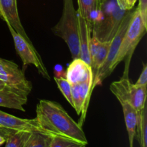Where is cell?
<instances>
[{
	"label": "cell",
	"instance_id": "28",
	"mask_svg": "<svg viewBox=\"0 0 147 147\" xmlns=\"http://www.w3.org/2000/svg\"><path fill=\"white\" fill-rule=\"evenodd\" d=\"M6 142V137L4 136L3 135L0 134V146H1L2 144H4Z\"/></svg>",
	"mask_w": 147,
	"mask_h": 147
},
{
	"label": "cell",
	"instance_id": "11",
	"mask_svg": "<svg viewBox=\"0 0 147 147\" xmlns=\"http://www.w3.org/2000/svg\"><path fill=\"white\" fill-rule=\"evenodd\" d=\"M65 78L72 86L89 80H93V75L90 65L78 57L73 59L69 65L65 74Z\"/></svg>",
	"mask_w": 147,
	"mask_h": 147
},
{
	"label": "cell",
	"instance_id": "10",
	"mask_svg": "<svg viewBox=\"0 0 147 147\" xmlns=\"http://www.w3.org/2000/svg\"><path fill=\"white\" fill-rule=\"evenodd\" d=\"M0 17L22 37L32 43L26 33L19 17L17 0H0Z\"/></svg>",
	"mask_w": 147,
	"mask_h": 147
},
{
	"label": "cell",
	"instance_id": "13",
	"mask_svg": "<svg viewBox=\"0 0 147 147\" xmlns=\"http://www.w3.org/2000/svg\"><path fill=\"white\" fill-rule=\"evenodd\" d=\"M79 29V42H80V58L90 65V43L92 31L86 20L78 13Z\"/></svg>",
	"mask_w": 147,
	"mask_h": 147
},
{
	"label": "cell",
	"instance_id": "18",
	"mask_svg": "<svg viewBox=\"0 0 147 147\" xmlns=\"http://www.w3.org/2000/svg\"><path fill=\"white\" fill-rule=\"evenodd\" d=\"M52 136L42 132H31L24 147H50Z\"/></svg>",
	"mask_w": 147,
	"mask_h": 147
},
{
	"label": "cell",
	"instance_id": "16",
	"mask_svg": "<svg viewBox=\"0 0 147 147\" xmlns=\"http://www.w3.org/2000/svg\"><path fill=\"white\" fill-rule=\"evenodd\" d=\"M146 87L139 86L131 83L127 95V102L140 113L146 106Z\"/></svg>",
	"mask_w": 147,
	"mask_h": 147
},
{
	"label": "cell",
	"instance_id": "22",
	"mask_svg": "<svg viewBox=\"0 0 147 147\" xmlns=\"http://www.w3.org/2000/svg\"><path fill=\"white\" fill-rule=\"evenodd\" d=\"M54 79L55 81L57 83V86L58 87L59 90L63 93L65 98L73 106V100H72L71 95V85H70V83L63 76H60V77L55 76Z\"/></svg>",
	"mask_w": 147,
	"mask_h": 147
},
{
	"label": "cell",
	"instance_id": "26",
	"mask_svg": "<svg viewBox=\"0 0 147 147\" xmlns=\"http://www.w3.org/2000/svg\"><path fill=\"white\" fill-rule=\"evenodd\" d=\"M136 1L137 0H124L125 9L126 10L132 9V8L134 7V4Z\"/></svg>",
	"mask_w": 147,
	"mask_h": 147
},
{
	"label": "cell",
	"instance_id": "3",
	"mask_svg": "<svg viewBox=\"0 0 147 147\" xmlns=\"http://www.w3.org/2000/svg\"><path fill=\"white\" fill-rule=\"evenodd\" d=\"M53 32L67 44L73 59L80 57L78 11L75 9L73 0H63V14L57 24L53 27Z\"/></svg>",
	"mask_w": 147,
	"mask_h": 147
},
{
	"label": "cell",
	"instance_id": "4",
	"mask_svg": "<svg viewBox=\"0 0 147 147\" xmlns=\"http://www.w3.org/2000/svg\"><path fill=\"white\" fill-rule=\"evenodd\" d=\"M146 28L147 25L144 23L140 13L136 9L121 43L117 55L111 65V73L128 55H133L136 46L146 33Z\"/></svg>",
	"mask_w": 147,
	"mask_h": 147
},
{
	"label": "cell",
	"instance_id": "5",
	"mask_svg": "<svg viewBox=\"0 0 147 147\" xmlns=\"http://www.w3.org/2000/svg\"><path fill=\"white\" fill-rule=\"evenodd\" d=\"M134 11V10L131 11V9L126 13L124 18L122 20V22L121 24L120 27H119V30H118L117 32L116 33L113 39L111 40L110 46H109V52H108V55L106 60L103 63V64L102 65L101 67L99 68L96 76L93 78L92 91H93V88L96 86L101 85L103 80L106 78L109 77L112 73L111 71V65L113 63V60H115L116 55H117L123 36H124L125 32H126V30H127L128 27H129V24L130 23Z\"/></svg>",
	"mask_w": 147,
	"mask_h": 147
},
{
	"label": "cell",
	"instance_id": "2",
	"mask_svg": "<svg viewBox=\"0 0 147 147\" xmlns=\"http://www.w3.org/2000/svg\"><path fill=\"white\" fill-rule=\"evenodd\" d=\"M129 11L122 9L116 0H100L91 37L100 42L111 41Z\"/></svg>",
	"mask_w": 147,
	"mask_h": 147
},
{
	"label": "cell",
	"instance_id": "6",
	"mask_svg": "<svg viewBox=\"0 0 147 147\" xmlns=\"http://www.w3.org/2000/svg\"><path fill=\"white\" fill-rule=\"evenodd\" d=\"M7 26L12 36L16 52L22 60L24 67H26L28 65H33L35 66L39 73L43 78L50 80V76L47 72V68L42 60L40 54L34 48L32 43L30 42L24 37H22L17 32H15V30L11 26L8 24Z\"/></svg>",
	"mask_w": 147,
	"mask_h": 147
},
{
	"label": "cell",
	"instance_id": "24",
	"mask_svg": "<svg viewBox=\"0 0 147 147\" xmlns=\"http://www.w3.org/2000/svg\"><path fill=\"white\" fill-rule=\"evenodd\" d=\"M135 85L139 86H147V65L144 64L143 70L140 76L138 78L137 81Z\"/></svg>",
	"mask_w": 147,
	"mask_h": 147
},
{
	"label": "cell",
	"instance_id": "17",
	"mask_svg": "<svg viewBox=\"0 0 147 147\" xmlns=\"http://www.w3.org/2000/svg\"><path fill=\"white\" fill-rule=\"evenodd\" d=\"M99 1V0H78V13L86 20L91 31L98 10Z\"/></svg>",
	"mask_w": 147,
	"mask_h": 147
},
{
	"label": "cell",
	"instance_id": "7",
	"mask_svg": "<svg viewBox=\"0 0 147 147\" xmlns=\"http://www.w3.org/2000/svg\"><path fill=\"white\" fill-rule=\"evenodd\" d=\"M18 131H38L48 134L40 127L36 119H20L0 111V134L6 137L9 133Z\"/></svg>",
	"mask_w": 147,
	"mask_h": 147
},
{
	"label": "cell",
	"instance_id": "21",
	"mask_svg": "<svg viewBox=\"0 0 147 147\" xmlns=\"http://www.w3.org/2000/svg\"><path fill=\"white\" fill-rule=\"evenodd\" d=\"M86 144L59 136H52L50 147H86Z\"/></svg>",
	"mask_w": 147,
	"mask_h": 147
},
{
	"label": "cell",
	"instance_id": "29",
	"mask_svg": "<svg viewBox=\"0 0 147 147\" xmlns=\"http://www.w3.org/2000/svg\"><path fill=\"white\" fill-rule=\"evenodd\" d=\"M99 1H100V0H99Z\"/></svg>",
	"mask_w": 147,
	"mask_h": 147
},
{
	"label": "cell",
	"instance_id": "12",
	"mask_svg": "<svg viewBox=\"0 0 147 147\" xmlns=\"http://www.w3.org/2000/svg\"><path fill=\"white\" fill-rule=\"evenodd\" d=\"M111 41L100 42L96 38L91 37L90 43V67L93 71V78L96 76L99 68L106 60L109 52Z\"/></svg>",
	"mask_w": 147,
	"mask_h": 147
},
{
	"label": "cell",
	"instance_id": "15",
	"mask_svg": "<svg viewBox=\"0 0 147 147\" xmlns=\"http://www.w3.org/2000/svg\"><path fill=\"white\" fill-rule=\"evenodd\" d=\"M123 109V116L129 136V146H134V141L136 135L138 124V113L134 109L128 102L120 103Z\"/></svg>",
	"mask_w": 147,
	"mask_h": 147
},
{
	"label": "cell",
	"instance_id": "8",
	"mask_svg": "<svg viewBox=\"0 0 147 147\" xmlns=\"http://www.w3.org/2000/svg\"><path fill=\"white\" fill-rule=\"evenodd\" d=\"M0 80L14 86L27 95L31 91L32 86L24 76V73L16 63L0 58Z\"/></svg>",
	"mask_w": 147,
	"mask_h": 147
},
{
	"label": "cell",
	"instance_id": "27",
	"mask_svg": "<svg viewBox=\"0 0 147 147\" xmlns=\"http://www.w3.org/2000/svg\"><path fill=\"white\" fill-rule=\"evenodd\" d=\"M116 1H117L118 4H119V6H120L122 9H125V5H124V0H116Z\"/></svg>",
	"mask_w": 147,
	"mask_h": 147
},
{
	"label": "cell",
	"instance_id": "1",
	"mask_svg": "<svg viewBox=\"0 0 147 147\" xmlns=\"http://www.w3.org/2000/svg\"><path fill=\"white\" fill-rule=\"evenodd\" d=\"M35 119L40 127L51 136H63L88 144L81 125L57 102L40 100L36 108Z\"/></svg>",
	"mask_w": 147,
	"mask_h": 147
},
{
	"label": "cell",
	"instance_id": "14",
	"mask_svg": "<svg viewBox=\"0 0 147 147\" xmlns=\"http://www.w3.org/2000/svg\"><path fill=\"white\" fill-rule=\"evenodd\" d=\"M27 96L11 90H0V106L24 111L23 106L27 104Z\"/></svg>",
	"mask_w": 147,
	"mask_h": 147
},
{
	"label": "cell",
	"instance_id": "25",
	"mask_svg": "<svg viewBox=\"0 0 147 147\" xmlns=\"http://www.w3.org/2000/svg\"><path fill=\"white\" fill-rule=\"evenodd\" d=\"M0 90H11V91L14 92H17V93H22V94L26 95V96H28L26 93H24V92L20 90V89H18L17 88L14 87V86H11V85L9 84V83H6V82L3 81V80H0Z\"/></svg>",
	"mask_w": 147,
	"mask_h": 147
},
{
	"label": "cell",
	"instance_id": "20",
	"mask_svg": "<svg viewBox=\"0 0 147 147\" xmlns=\"http://www.w3.org/2000/svg\"><path fill=\"white\" fill-rule=\"evenodd\" d=\"M30 133L26 131L9 133L6 136L5 147H24Z\"/></svg>",
	"mask_w": 147,
	"mask_h": 147
},
{
	"label": "cell",
	"instance_id": "19",
	"mask_svg": "<svg viewBox=\"0 0 147 147\" xmlns=\"http://www.w3.org/2000/svg\"><path fill=\"white\" fill-rule=\"evenodd\" d=\"M136 136H137L141 147H147V109L146 106L142 110L140 119L138 120Z\"/></svg>",
	"mask_w": 147,
	"mask_h": 147
},
{
	"label": "cell",
	"instance_id": "9",
	"mask_svg": "<svg viewBox=\"0 0 147 147\" xmlns=\"http://www.w3.org/2000/svg\"><path fill=\"white\" fill-rule=\"evenodd\" d=\"M93 81V80H89L83 83L71 86L73 108H74L78 115L83 114L81 122L80 123L81 126L84 120L83 119L85 118L91 95Z\"/></svg>",
	"mask_w": 147,
	"mask_h": 147
},
{
	"label": "cell",
	"instance_id": "23",
	"mask_svg": "<svg viewBox=\"0 0 147 147\" xmlns=\"http://www.w3.org/2000/svg\"><path fill=\"white\" fill-rule=\"evenodd\" d=\"M137 10L139 11L144 23L147 25V0H139Z\"/></svg>",
	"mask_w": 147,
	"mask_h": 147
}]
</instances>
